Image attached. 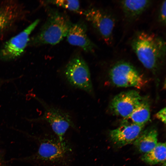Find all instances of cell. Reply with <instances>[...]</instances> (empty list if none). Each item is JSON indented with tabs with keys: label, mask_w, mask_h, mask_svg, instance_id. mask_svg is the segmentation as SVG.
I'll return each instance as SVG.
<instances>
[{
	"label": "cell",
	"mask_w": 166,
	"mask_h": 166,
	"mask_svg": "<svg viewBox=\"0 0 166 166\" xmlns=\"http://www.w3.org/2000/svg\"><path fill=\"white\" fill-rule=\"evenodd\" d=\"M38 143L37 151L26 157L13 160L52 166H68L72 153L71 145L65 140L60 141L56 136L35 137Z\"/></svg>",
	"instance_id": "6da1fadb"
},
{
	"label": "cell",
	"mask_w": 166,
	"mask_h": 166,
	"mask_svg": "<svg viewBox=\"0 0 166 166\" xmlns=\"http://www.w3.org/2000/svg\"><path fill=\"white\" fill-rule=\"evenodd\" d=\"M68 82L73 87L94 94L90 71L88 65L81 57H74L66 65L64 72Z\"/></svg>",
	"instance_id": "277c9868"
},
{
	"label": "cell",
	"mask_w": 166,
	"mask_h": 166,
	"mask_svg": "<svg viewBox=\"0 0 166 166\" xmlns=\"http://www.w3.org/2000/svg\"><path fill=\"white\" fill-rule=\"evenodd\" d=\"M6 80H4L1 79H0V88L1 87L2 85L5 82H6Z\"/></svg>",
	"instance_id": "ffe728a7"
},
{
	"label": "cell",
	"mask_w": 166,
	"mask_h": 166,
	"mask_svg": "<svg viewBox=\"0 0 166 166\" xmlns=\"http://www.w3.org/2000/svg\"><path fill=\"white\" fill-rule=\"evenodd\" d=\"M143 98L136 90L123 92L115 96L112 100L109 109L114 115L124 119L127 117L139 105Z\"/></svg>",
	"instance_id": "9c48e42d"
},
{
	"label": "cell",
	"mask_w": 166,
	"mask_h": 166,
	"mask_svg": "<svg viewBox=\"0 0 166 166\" xmlns=\"http://www.w3.org/2000/svg\"><path fill=\"white\" fill-rule=\"evenodd\" d=\"M119 4L124 18L129 22L137 20L150 6V0H121Z\"/></svg>",
	"instance_id": "4fadbf2b"
},
{
	"label": "cell",
	"mask_w": 166,
	"mask_h": 166,
	"mask_svg": "<svg viewBox=\"0 0 166 166\" xmlns=\"http://www.w3.org/2000/svg\"><path fill=\"white\" fill-rule=\"evenodd\" d=\"M82 13L105 42L108 44H110L116 24L113 16L106 10L93 7Z\"/></svg>",
	"instance_id": "52a82bcc"
},
{
	"label": "cell",
	"mask_w": 166,
	"mask_h": 166,
	"mask_svg": "<svg viewBox=\"0 0 166 166\" xmlns=\"http://www.w3.org/2000/svg\"><path fill=\"white\" fill-rule=\"evenodd\" d=\"M156 118L164 124L166 123V108L164 107L158 111L156 115Z\"/></svg>",
	"instance_id": "d6986e66"
},
{
	"label": "cell",
	"mask_w": 166,
	"mask_h": 166,
	"mask_svg": "<svg viewBox=\"0 0 166 166\" xmlns=\"http://www.w3.org/2000/svg\"><path fill=\"white\" fill-rule=\"evenodd\" d=\"M158 132L154 128H151L141 132L133 142L138 151L145 153L151 151L157 143Z\"/></svg>",
	"instance_id": "5bb4252c"
},
{
	"label": "cell",
	"mask_w": 166,
	"mask_h": 166,
	"mask_svg": "<svg viewBox=\"0 0 166 166\" xmlns=\"http://www.w3.org/2000/svg\"><path fill=\"white\" fill-rule=\"evenodd\" d=\"M45 3L51 4L68 10L77 12L79 10L80 2L78 0H57L45 1Z\"/></svg>",
	"instance_id": "e0dca14e"
},
{
	"label": "cell",
	"mask_w": 166,
	"mask_h": 166,
	"mask_svg": "<svg viewBox=\"0 0 166 166\" xmlns=\"http://www.w3.org/2000/svg\"><path fill=\"white\" fill-rule=\"evenodd\" d=\"M150 105L146 98H143L139 105L124 121L144 125L150 119Z\"/></svg>",
	"instance_id": "9a60e30c"
},
{
	"label": "cell",
	"mask_w": 166,
	"mask_h": 166,
	"mask_svg": "<svg viewBox=\"0 0 166 166\" xmlns=\"http://www.w3.org/2000/svg\"><path fill=\"white\" fill-rule=\"evenodd\" d=\"M130 45L143 65L154 73L165 60V42L161 37L154 33L137 32L132 38Z\"/></svg>",
	"instance_id": "7a4b0ae2"
},
{
	"label": "cell",
	"mask_w": 166,
	"mask_h": 166,
	"mask_svg": "<svg viewBox=\"0 0 166 166\" xmlns=\"http://www.w3.org/2000/svg\"><path fill=\"white\" fill-rule=\"evenodd\" d=\"M144 125L124 120L119 127L110 131V139L118 147L124 146L134 141L141 132Z\"/></svg>",
	"instance_id": "30bf717a"
},
{
	"label": "cell",
	"mask_w": 166,
	"mask_h": 166,
	"mask_svg": "<svg viewBox=\"0 0 166 166\" xmlns=\"http://www.w3.org/2000/svg\"><path fill=\"white\" fill-rule=\"evenodd\" d=\"M165 143H158L151 151L144 153L141 157L144 162L151 165L165 162Z\"/></svg>",
	"instance_id": "2e32d148"
},
{
	"label": "cell",
	"mask_w": 166,
	"mask_h": 166,
	"mask_svg": "<svg viewBox=\"0 0 166 166\" xmlns=\"http://www.w3.org/2000/svg\"><path fill=\"white\" fill-rule=\"evenodd\" d=\"M40 101L44 108V113L38 118L31 119V121H42L48 123L56 136L61 141L65 140V135L69 128L77 129L70 113Z\"/></svg>",
	"instance_id": "5b68a950"
},
{
	"label": "cell",
	"mask_w": 166,
	"mask_h": 166,
	"mask_svg": "<svg viewBox=\"0 0 166 166\" xmlns=\"http://www.w3.org/2000/svg\"><path fill=\"white\" fill-rule=\"evenodd\" d=\"M24 14L23 10L18 3L11 2L0 5V34L11 28Z\"/></svg>",
	"instance_id": "7c38bea8"
},
{
	"label": "cell",
	"mask_w": 166,
	"mask_h": 166,
	"mask_svg": "<svg viewBox=\"0 0 166 166\" xmlns=\"http://www.w3.org/2000/svg\"><path fill=\"white\" fill-rule=\"evenodd\" d=\"M47 18L39 32L29 44L38 46L56 45L66 37L72 23L68 16L55 9H47Z\"/></svg>",
	"instance_id": "3957f363"
},
{
	"label": "cell",
	"mask_w": 166,
	"mask_h": 166,
	"mask_svg": "<svg viewBox=\"0 0 166 166\" xmlns=\"http://www.w3.org/2000/svg\"><path fill=\"white\" fill-rule=\"evenodd\" d=\"M87 27L82 22L72 24L66 36L68 43L87 52H93L96 46L88 37Z\"/></svg>",
	"instance_id": "8fae6325"
},
{
	"label": "cell",
	"mask_w": 166,
	"mask_h": 166,
	"mask_svg": "<svg viewBox=\"0 0 166 166\" xmlns=\"http://www.w3.org/2000/svg\"><path fill=\"white\" fill-rule=\"evenodd\" d=\"M158 13V20L163 26L166 25V1H163L159 6Z\"/></svg>",
	"instance_id": "ac0fdd59"
},
{
	"label": "cell",
	"mask_w": 166,
	"mask_h": 166,
	"mask_svg": "<svg viewBox=\"0 0 166 166\" xmlns=\"http://www.w3.org/2000/svg\"><path fill=\"white\" fill-rule=\"evenodd\" d=\"M2 162L1 161H0V164H2Z\"/></svg>",
	"instance_id": "7402d4cb"
},
{
	"label": "cell",
	"mask_w": 166,
	"mask_h": 166,
	"mask_svg": "<svg viewBox=\"0 0 166 166\" xmlns=\"http://www.w3.org/2000/svg\"><path fill=\"white\" fill-rule=\"evenodd\" d=\"M109 76L112 83L121 87H133L140 89L146 81L136 68L128 62L121 61L110 68Z\"/></svg>",
	"instance_id": "8992f818"
},
{
	"label": "cell",
	"mask_w": 166,
	"mask_h": 166,
	"mask_svg": "<svg viewBox=\"0 0 166 166\" xmlns=\"http://www.w3.org/2000/svg\"><path fill=\"white\" fill-rule=\"evenodd\" d=\"M0 166H4L2 163L0 164Z\"/></svg>",
	"instance_id": "44dd1931"
},
{
	"label": "cell",
	"mask_w": 166,
	"mask_h": 166,
	"mask_svg": "<svg viewBox=\"0 0 166 166\" xmlns=\"http://www.w3.org/2000/svg\"><path fill=\"white\" fill-rule=\"evenodd\" d=\"M39 22L37 19L22 31L6 42L0 49V59L8 61L18 58L29 44L30 34Z\"/></svg>",
	"instance_id": "ba28073f"
}]
</instances>
